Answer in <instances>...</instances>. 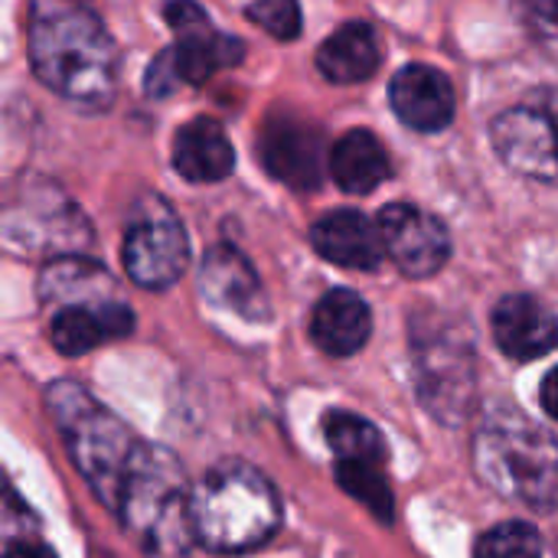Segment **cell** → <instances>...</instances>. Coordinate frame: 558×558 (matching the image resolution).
<instances>
[{
	"instance_id": "cell-1",
	"label": "cell",
	"mask_w": 558,
	"mask_h": 558,
	"mask_svg": "<svg viewBox=\"0 0 558 558\" xmlns=\"http://www.w3.org/2000/svg\"><path fill=\"white\" fill-rule=\"evenodd\" d=\"M29 65L36 78L85 108H105L118 88V49L82 0H29Z\"/></svg>"
},
{
	"instance_id": "cell-2",
	"label": "cell",
	"mask_w": 558,
	"mask_h": 558,
	"mask_svg": "<svg viewBox=\"0 0 558 558\" xmlns=\"http://www.w3.org/2000/svg\"><path fill=\"white\" fill-rule=\"evenodd\" d=\"M121 526L150 558H180L196 543L193 490L183 464L160 445H141L128 471L121 504Z\"/></svg>"
},
{
	"instance_id": "cell-3",
	"label": "cell",
	"mask_w": 558,
	"mask_h": 558,
	"mask_svg": "<svg viewBox=\"0 0 558 558\" xmlns=\"http://www.w3.org/2000/svg\"><path fill=\"white\" fill-rule=\"evenodd\" d=\"M281 526V500L271 481L242 464L226 461L193 487V533L209 553H248L265 546Z\"/></svg>"
},
{
	"instance_id": "cell-4",
	"label": "cell",
	"mask_w": 558,
	"mask_h": 558,
	"mask_svg": "<svg viewBox=\"0 0 558 558\" xmlns=\"http://www.w3.org/2000/svg\"><path fill=\"white\" fill-rule=\"evenodd\" d=\"M474 468L487 487L533 510H558V445L517 409H494L474 435Z\"/></svg>"
},
{
	"instance_id": "cell-5",
	"label": "cell",
	"mask_w": 558,
	"mask_h": 558,
	"mask_svg": "<svg viewBox=\"0 0 558 558\" xmlns=\"http://www.w3.org/2000/svg\"><path fill=\"white\" fill-rule=\"evenodd\" d=\"M46 402L72 464L78 468L92 494L118 513L121 490L141 441H134L131 428L75 383H56L46 392Z\"/></svg>"
},
{
	"instance_id": "cell-6",
	"label": "cell",
	"mask_w": 558,
	"mask_h": 558,
	"mask_svg": "<svg viewBox=\"0 0 558 558\" xmlns=\"http://www.w3.org/2000/svg\"><path fill=\"white\" fill-rule=\"evenodd\" d=\"M412 363L415 389L425 409L438 422L461 425L477 392V356L474 337L448 320H415L412 324Z\"/></svg>"
},
{
	"instance_id": "cell-7",
	"label": "cell",
	"mask_w": 558,
	"mask_h": 558,
	"mask_svg": "<svg viewBox=\"0 0 558 558\" xmlns=\"http://www.w3.org/2000/svg\"><path fill=\"white\" fill-rule=\"evenodd\" d=\"M163 13L177 33V43L150 62L144 78L147 95L163 98L183 82L203 85L219 69L242 62V43L216 33L206 10L196 0H170Z\"/></svg>"
},
{
	"instance_id": "cell-8",
	"label": "cell",
	"mask_w": 558,
	"mask_h": 558,
	"mask_svg": "<svg viewBox=\"0 0 558 558\" xmlns=\"http://www.w3.org/2000/svg\"><path fill=\"white\" fill-rule=\"evenodd\" d=\"M121 258L131 281L147 291H163L177 284L190 258V245L180 219L160 199L141 206V213L124 232Z\"/></svg>"
},
{
	"instance_id": "cell-9",
	"label": "cell",
	"mask_w": 558,
	"mask_h": 558,
	"mask_svg": "<svg viewBox=\"0 0 558 558\" xmlns=\"http://www.w3.org/2000/svg\"><path fill=\"white\" fill-rule=\"evenodd\" d=\"M500 160L530 180L558 183V111L553 105H520L490 128Z\"/></svg>"
},
{
	"instance_id": "cell-10",
	"label": "cell",
	"mask_w": 558,
	"mask_h": 558,
	"mask_svg": "<svg viewBox=\"0 0 558 558\" xmlns=\"http://www.w3.org/2000/svg\"><path fill=\"white\" fill-rule=\"evenodd\" d=\"M379 229L386 255L405 278H432L451 258L448 229L425 209L409 203H392L379 213Z\"/></svg>"
},
{
	"instance_id": "cell-11",
	"label": "cell",
	"mask_w": 558,
	"mask_h": 558,
	"mask_svg": "<svg viewBox=\"0 0 558 558\" xmlns=\"http://www.w3.org/2000/svg\"><path fill=\"white\" fill-rule=\"evenodd\" d=\"M324 137L314 124L281 114L262 131V160L268 173L294 190H314L324 177Z\"/></svg>"
},
{
	"instance_id": "cell-12",
	"label": "cell",
	"mask_w": 558,
	"mask_h": 558,
	"mask_svg": "<svg viewBox=\"0 0 558 558\" xmlns=\"http://www.w3.org/2000/svg\"><path fill=\"white\" fill-rule=\"evenodd\" d=\"M199 291L209 304H216L229 314H239L252 324L271 317L268 298H265V288H262L255 268L232 245H216L206 252L203 268H199Z\"/></svg>"
},
{
	"instance_id": "cell-13",
	"label": "cell",
	"mask_w": 558,
	"mask_h": 558,
	"mask_svg": "<svg viewBox=\"0 0 558 558\" xmlns=\"http://www.w3.org/2000/svg\"><path fill=\"white\" fill-rule=\"evenodd\" d=\"M454 101L458 98H454L451 78L435 65L412 62L392 75L389 105L399 114V121L409 124L412 131L435 134V131L448 128L454 118Z\"/></svg>"
},
{
	"instance_id": "cell-14",
	"label": "cell",
	"mask_w": 558,
	"mask_h": 558,
	"mask_svg": "<svg viewBox=\"0 0 558 558\" xmlns=\"http://www.w3.org/2000/svg\"><path fill=\"white\" fill-rule=\"evenodd\" d=\"M311 245L320 258L350 271H373L386 258L379 222L356 209H337L317 219L311 229Z\"/></svg>"
},
{
	"instance_id": "cell-15",
	"label": "cell",
	"mask_w": 558,
	"mask_h": 558,
	"mask_svg": "<svg viewBox=\"0 0 558 558\" xmlns=\"http://www.w3.org/2000/svg\"><path fill=\"white\" fill-rule=\"evenodd\" d=\"M494 340L510 360H539L558 347V317L530 294H507L494 307Z\"/></svg>"
},
{
	"instance_id": "cell-16",
	"label": "cell",
	"mask_w": 558,
	"mask_h": 558,
	"mask_svg": "<svg viewBox=\"0 0 558 558\" xmlns=\"http://www.w3.org/2000/svg\"><path fill=\"white\" fill-rule=\"evenodd\" d=\"M134 330V311L124 301L111 304H69L49 320V340L62 356H85L108 340H121Z\"/></svg>"
},
{
	"instance_id": "cell-17",
	"label": "cell",
	"mask_w": 558,
	"mask_h": 558,
	"mask_svg": "<svg viewBox=\"0 0 558 558\" xmlns=\"http://www.w3.org/2000/svg\"><path fill=\"white\" fill-rule=\"evenodd\" d=\"M369 333H373L369 304L350 288L327 291L311 314V337L327 356L360 353L366 347Z\"/></svg>"
},
{
	"instance_id": "cell-18",
	"label": "cell",
	"mask_w": 558,
	"mask_h": 558,
	"mask_svg": "<svg viewBox=\"0 0 558 558\" xmlns=\"http://www.w3.org/2000/svg\"><path fill=\"white\" fill-rule=\"evenodd\" d=\"M173 167L190 183H219L235 170V150L213 118L186 121L173 137Z\"/></svg>"
},
{
	"instance_id": "cell-19",
	"label": "cell",
	"mask_w": 558,
	"mask_h": 558,
	"mask_svg": "<svg viewBox=\"0 0 558 558\" xmlns=\"http://www.w3.org/2000/svg\"><path fill=\"white\" fill-rule=\"evenodd\" d=\"M379 62H383L379 36L363 20L343 23L317 49V69H320V75H327L330 82H340V85L366 82L369 75H376Z\"/></svg>"
},
{
	"instance_id": "cell-20",
	"label": "cell",
	"mask_w": 558,
	"mask_h": 558,
	"mask_svg": "<svg viewBox=\"0 0 558 558\" xmlns=\"http://www.w3.org/2000/svg\"><path fill=\"white\" fill-rule=\"evenodd\" d=\"M39 298L46 304H56V311H59L69 304H111V301H118V291L101 265L65 255L43 268Z\"/></svg>"
},
{
	"instance_id": "cell-21",
	"label": "cell",
	"mask_w": 558,
	"mask_h": 558,
	"mask_svg": "<svg viewBox=\"0 0 558 558\" xmlns=\"http://www.w3.org/2000/svg\"><path fill=\"white\" fill-rule=\"evenodd\" d=\"M389 154L383 141L363 128L347 131L337 147L330 150V173L343 193L366 196L373 193L383 180H389Z\"/></svg>"
},
{
	"instance_id": "cell-22",
	"label": "cell",
	"mask_w": 558,
	"mask_h": 558,
	"mask_svg": "<svg viewBox=\"0 0 558 558\" xmlns=\"http://www.w3.org/2000/svg\"><path fill=\"white\" fill-rule=\"evenodd\" d=\"M324 438L337 461H360V464H383L386 441L379 428L353 412H330L324 418Z\"/></svg>"
},
{
	"instance_id": "cell-23",
	"label": "cell",
	"mask_w": 558,
	"mask_h": 558,
	"mask_svg": "<svg viewBox=\"0 0 558 558\" xmlns=\"http://www.w3.org/2000/svg\"><path fill=\"white\" fill-rule=\"evenodd\" d=\"M383 464H360V461H337V484L360 500L379 523H392L396 500L389 490V481L379 471Z\"/></svg>"
},
{
	"instance_id": "cell-24",
	"label": "cell",
	"mask_w": 558,
	"mask_h": 558,
	"mask_svg": "<svg viewBox=\"0 0 558 558\" xmlns=\"http://www.w3.org/2000/svg\"><path fill=\"white\" fill-rule=\"evenodd\" d=\"M474 558H543V539L536 526L510 520L477 539Z\"/></svg>"
},
{
	"instance_id": "cell-25",
	"label": "cell",
	"mask_w": 558,
	"mask_h": 558,
	"mask_svg": "<svg viewBox=\"0 0 558 558\" xmlns=\"http://www.w3.org/2000/svg\"><path fill=\"white\" fill-rule=\"evenodd\" d=\"M248 20L258 23L275 39H298L301 33V7L298 0H252Z\"/></svg>"
},
{
	"instance_id": "cell-26",
	"label": "cell",
	"mask_w": 558,
	"mask_h": 558,
	"mask_svg": "<svg viewBox=\"0 0 558 558\" xmlns=\"http://www.w3.org/2000/svg\"><path fill=\"white\" fill-rule=\"evenodd\" d=\"M539 402H543L546 415L558 422V366L546 373V379H543V386H539Z\"/></svg>"
},
{
	"instance_id": "cell-27",
	"label": "cell",
	"mask_w": 558,
	"mask_h": 558,
	"mask_svg": "<svg viewBox=\"0 0 558 558\" xmlns=\"http://www.w3.org/2000/svg\"><path fill=\"white\" fill-rule=\"evenodd\" d=\"M3 558H56V553L49 546H43V543H26L23 539V543H13Z\"/></svg>"
},
{
	"instance_id": "cell-28",
	"label": "cell",
	"mask_w": 558,
	"mask_h": 558,
	"mask_svg": "<svg viewBox=\"0 0 558 558\" xmlns=\"http://www.w3.org/2000/svg\"><path fill=\"white\" fill-rule=\"evenodd\" d=\"M543 16H549V20H558V0H530Z\"/></svg>"
},
{
	"instance_id": "cell-29",
	"label": "cell",
	"mask_w": 558,
	"mask_h": 558,
	"mask_svg": "<svg viewBox=\"0 0 558 558\" xmlns=\"http://www.w3.org/2000/svg\"><path fill=\"white\" fill-rule=\"evenodd\" d=\"M556 111H558V101H556Z\"/></svg>"
}]
</instances>
